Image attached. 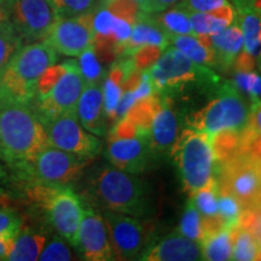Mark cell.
I'll return each instance as SVG.
<instances>
[{
	"label": "cell",
	"mask_w": 261,
	"mask_h": 261,
	"mask_svg": "<svg viewBox=\"0 0 261 261\" xmlns=\"http://www.w3.org/2000/svg\"><path fill=\"white\" fill-rule=\"evenodd\" d=\"M48 145L46 129L32 104L0 106V158L21 169Z\"/></svg>",
	"instance_id": "obj_1"
},
{
	"label": "cell",
	"mask_w": 261,
	"mask_h": 261,
	"mask_svg": "<svg viewBox=\"0 0 261 261\" xmlns=\"http://www.w3.org/2000/svg\"><path fill=\"white\" fill-rule=\"evenodd\" d=\"M85 201L104 211L119 212L136 218L145 217L150 210L148 188L132 173L102 166L90 175Z\"/></svg>",
	"instance_id": "obj_2"
},
{
	"label": "cell",
	"mask_w": 261,
	"mask_h": 261,
	"mask_svg": "<svg viewBox=\"0 0 261 261\" xmlns=\"http://www.w3.org/2000/svg\"><path fill=\"white\" fill-rule=\"evenodd\" d=\"M57 60L56 50L47 41L22 45L0 74V106L32 104L39 77Z\"/></svg>",
	"instance_id": "obj_3"
},
{
	"label": "cell",
	"mask_w": 261,
	"mask_h": 261,
	"mask_svg": "<svg viewBox=\"0 0 261 261\" xmlns=\"http://www.w3.org/2000/svg\"><path fill=\"white\" fill-rule=\"evenodd\" d=\"M27 197L34 207L44 212L58 236L76 247L85 207L80 196L68 185L33 181L27 188Z\"/></svg>",
	"instance_id": "obj_4"
},
{
	"label": "cell",
	"mask_w": 261,
	"mask_h": 261,
	"mask_svg": "<svg viewBox=\"0 0 261 261\" xmlns=\"http://www.w3.org/2000/svg\"><path fill=\"white\" fill-rule=\"evenodd\" d=\"M169 155L177 166L184 190L190 195L215 178L217 158L208 133L195 128L184 129Z\"/></svg>",
	"instance_id": "obj_5"
},
{
	"label": "cell",
	"mask_w": 261,
	"mask_h": 261,
	"mask_svg": "<svg viewBox=\"0 0 261 261\" xmlns=\"http://www.w3.org/2000/svg\"><path fill=\"white\" fill-rule=\"evenodd\" d=\"M191 128L214 136L220 132L242 133L250 125V108L234 85L226 84L219 94L188 119Z\"/></svg>",
	"instance_id": "obj_6"
},
{
	"label": "cell",
	"mask_w": 261,
	"mask_h": 261,
	"mask_svg": "<svg viewBox=\"0 0 261 261\" xmlns=\"http://www.w3.org/2000/svg\"><path fill=\"white\" fill-rule=\"evenodd\" d=\"M218 190L233 196L243 210H261V161L249 152L225 160L218 167Z\"/></svg>",
	"instance_id": "obj_7"
},
{
	"label": "cell",
	"mask_w": 261,
	"mask_h": 261,
	"mask_svg": "<svg viewBox=\"0 0 261 261\" xmlns=\"http://www.w3.org/2000/svg\"><path fill=\"white\" fill-rule=\"evenodd\" d=\"M90 161L91 159L48 145L19 172L32 181L69 185L80 178Z\"/></svg>",
	"instance_id": "obj_8"
},
{
	"label": "cell",
	"mask_w": 261,
	"mask_h": 261,
	"mask_svg": "<svg viewBox=\"0 0 261 261\" xmlns=\"http://www.w3.org/2000/svg\"><path fill=\"white\" fill-rule=\"evenodd\" d=\"M65 71L50 92L42 97H35L32 107L42 123L65 114H77V102L86 86L80 73L77 62L64 61Z\"/></svg>",
	"instance_id": "obj_9"
},
{
	"label": "cell",
	"mask_w": 261,
	"mask_h": 261,
	"mask_svg": "<svg viewBox=\"0 0 261 261\" xmlns=\"http://www.w3.org/2000/svg\"><path fill=\"white\" fill-rule=\"evenodd\" d=\"M148 74L155 93L179 90L211 75L201 64L195 63L175 47L163 50L161 56L149 68Z\"/></svg>",
	"instance_id": "obj_10"
},
{
	"label": "cell",
	"mask_w": 261,
	"mask_h": 261,
	"mask_svg": "<svg viewBox=\"0 0 261 261\" xmlns=\"http://www.w3.org/2000/svg\"><path fill=\"white\" fill-rule=\"evenodd\" d=\"M10 22L25 44L44 40L57 21L50 0H8Z\"/></svg>",
	"instance_id": "obj_11"
},
{
	"label": "cell",
	"mask_w": 261,
	"mask_h": 261,
	"mask_svg": "<svg viewBox=\"0 0 261 261\" xmlns=\"http://www.w3.org/2000/svg\"><path fill=\"white\" fill-rule=\"evenodd\" d=\"M50 145L92 160L99 154L102 143L87 132L79 121L77 114H65L44 122Z\"/></svg>",
	"instance_id": "obj_12"
},
{
	"label": "cell",
	"mask_w": 261,
	"mask_h": 261,
	"mask_svg": "<svg viewBox=\"0 0 261 261\" xmlns=\"http://www.w3.org/2000/svg\"><path fill=\"white\" fill-rule=\"evenodd\" d=\"M103 219L109 233L114 256L119 260L138 259L146 248L143 224L136 217L113 211H104Z\"/></svg>",
	"instance_id": "obj_13"
},
{
	"label": "cell",
	"mask_w": 261,
	"mask_h": 261,
	"mask_svg": "<svg viewBox=\"0 0 261 261\" xmlns=\"http://www.w3.org/2000/svg\"><path fill=\"white\" fill-rule=\"evenodd\" d=\"M57 54L77 57L93 44V12L74 17L57 18L44 39Z\"/></svg>",
	"instance_id": "obj_14"
},
{
	"label": "cell",
	"mask_w": 261,
	"mask_h": 261,
	"mask_svg": "<svg viewBox=\"0 0 261 261\" xmlns=\"http://www.w3.org/2000/svg\"><path fill=\"white\" fill-rule=\"evenodd\" d=\"M106 156L114 167L132 174L146 171L156 160L148 132L126 138H109Z\"/></svg>",
	"instance_id": "obj_15"
},
{
	"label": "cell",
	"mask_w": 261,
	"mask_h": 261,
	"mask_svg": "<svg viewBox=\"0 0 261 261\" xmlns=\"http://www.w3.org/2000/svg\"><path fill=\"white\" fill-rule=\"evenodd\" d=\"M76 248L84 260H114V252L103 215L85 204L84 215L77 232Z\"/></svg>",
	"instance_id": "obj_16"
},
{
	"label": "cell",
	"mask_w": 261,
	"mask_h": 261,
	"mask_svg": "<svg viewBox=\"0 0 261 261\" xmlns=\"http://www.w3.org/2000/svg\"><path fill=\"white\" fill-rule=\"evenodd\" d=\"M139 260L144 261H195L202 260L201 244L179 232L168 234L161 241L146 247Z\"/></svg>",
	"instance_id": "obj_17"
},
{
	"label": "cell",
	"mask_w": 261,
	"mask_h": 261,
	"mask_svg": "<svg viewBox=\"0 0 261 261\" xmlns=\"http://www.w3.org/2000/svg\"><path fill=\"white\" fill-rule=\"evenodd\" d=\"M178 116L167 99L160 100L150 122L148 135L150 145L158 155H167L178 138Z\"/></svg>",
	"instance_id": "obj_18"
},
{
	"label": "cell",
	"mask_w": 261,
	"mask_h": 261,
	"mask_svg": "<svg viewBox=\"0 0 261 261\" xmlns=\"http://www.w3.org/2000/svg\"><path fill=\"white\" fill-rule=\"evenodd\" d=\"M77 117L89 132L103 136L107 129V115L104 110L102 85H86L77 102Z\"/></svg>",
	"instance_id": "obj_19"
},
{
	"label": "cell",
	"mask_w": 261,
	"mask_h": 261,
	"mask_svg": "<svg viewBox=\"0 0 261 261\" xmlns=\"http://www.w3.org/2000/svg\"><path fill=\"white\" fill-rule=\"evenodd\" d=\"M211 45L213 48L217 65L228 69L243 48V33L238 21L233 22L224 31L211 35Z\"/></svg>",
	"instance_id": "obj_20"
},
{
	"label": "cell",
	"mask_w": 261,
	"mask_h": 261,
	"mask_svg": "<svg viewBox=\"0 0 261 261\" xmlns=\"http://www.w3.org/2000/svg\"><path fill=\"white\" fill-rule=\"evenodd\" d=\"M145 45H155L166 50L169 46V38L159 25L150 19L144 11L138 21L133 25L130 37L127 40L125 47H123L121 56L129 57L137 48L145 46Z\"/></svg>",
	"instance_id": "obj_21"
},
{
	"label": "cell",
	"mask_w": 261,
	"mask_h": 261,
	"mask_svg": "<svg viewBox=\"0 0 261 261\" xmlns=\"http://www.w3.org/2000/svg\"><path fill=\"white\" fill-rule=\"evenodd\" d=\"M237 19V9L227 3L210 12H191L190 24L196 35H214Z\"/></svg>",
	"instance_id": "obj_22"
},
{
	"label": "cell",
	"mask_w": 261,
	"mask_h": 261,
	"mask_svg": "<svg viewBox=\"0 0 261 261\" xmlns=\"http://www.w3.org/2000/svg\"><path fill=\"white\" fill-rule=\"evenodd\" d=\"M169 45L175 47L195 63L201 65H217L213 48L211 45V35H172Z\"/></svg>",
	"instance_id": "obj_23"
},
{
	"label": "cell",
	"mask_w": 261,
	"mask_h": 261,
	"mask_svg": "<svg viewBox=\"0 0 261 261\" xmlns=\"http://www.w3.org/2000/svg\"><path fill=\"white\" fill-rule=\"evenodd\" d=\"M46 233L40 228L22 226L15 241V246L8 260L10 261H34L39 256L46 244Z\"/></svg>",
	"instance_id": "obj_24"
},
{
	"label": "cell",
	"mask_w": 261,
	"mask_h": 261,
	"mask_svg": "<svg viewBox=\"0 0 261 261\" xmlns=\"http://www.w3.org/2000/svg\"><path fill=\"white\" fill-rule=\"evenodd\" d=\"M237 21L243 33V51L257 61L261 52V12L254 8L237 10Z\"/></svg>",
	"instance_id": "obj_25"
},
{
	"label": "cell",
	"mask_w": 261,
	"mask_h": 261,
	"mask_svg": "<svg viewBox=\"0 0 261 261\" xmlns=\"http://www.w3.org/2000/svg\"><path fill=\"white\" fill-rule=\"evenodd\" d=\"M145 14L168 37L194 34L190 24V12H188L180 6L174 5L172 8L163 10V11L145 12Z\"/></svg>",
	"instance_id": "obj_26"
},
{
	"label": "cell",
	"mask_w": 261,
	"mask_h": 261,
	"mask_svg": "<svg viewBox=\"0 0 261 261\" xmlns=\"http://www.w3.org/2000/svg\"><path fill=\"white\" fill-rule=\"evenodd\" d=\"M200 244L202 260H231V231L228 228L221 227L205 232Z\"/></svg>",
	"instance_id": "obj_27"
},
{
	"label": "cell",
	"mask_w": 261,
	"mask_h": 261,
	"mask_svg": "<svg viewBox=\"0 0 261 261\" xmlns=\"http://www.w3.org/2000/svg\"><path fill=\"white\" fill-rule=\"evenodd\" d=\"M231 231V260H257L261 248L254 234L242 225H237Z\"/></svg>",
	"instance_id": "obj_28"
},
{
	"label": "cell",
	"mask_w": 261,
	"mask_h": 261,
	"mask_svg": "<svg viewBox=\"0 0 261 261\" xmlns=\"http://www.w3.org/2000/svg\"><path fill=\"white\" fill-rule=\"evenodd\" d=\"M77 57H79V61L76 62L85 84L103 85V81L106 79V70H104L102 62L98 58L93 47L91 46L87 50H85Z\"/></svg>",
	"instance_id": "obj_29"
},
{
	"label": "cell",
	"mask_w": 261,
	"mask_h": 261,
	"mask_svg": "<svg viewBox=\"0 0 261 261\" xmlns=\"http://www.w3.org/2000/svg\"><path fill=\"white\" fill-rule=\"evenodd\" d=\"M57 18L74 17L94 12L102 5L100 0H50Z\"/></svg>",
	"instance_id": "obj_30"
},
{
	"label": "cell",
	"mask_w": 261,
	"mask_h": 261,
	"mask_svg": "<svg viewBox=\"0 0 261 261\" xmlns=\"http://www.w3.org/2000/svg\"><path fill=\"white\" fill-rule=\"evenodd\" d=\"M177 232L198 243H201L202 238H203L202 218L191 201H189L187 207H185Z\"/></svg>",
	"instance_id": "obj_31"
},
{
	"label": "cell",
	"mask_w": 261,
	"mask_h": 261,
	"mask_svg": "<svg viewBox=\"0 0 261 261\" xmlns=\"http://www.w3.org/2000/svg\"><path fill=\"white\" fill-rule=\"evenodd\" d=\"M218 211H219V217L224 227L232 230L240 224L243 208L233 196L225 194V192H218Z\"/></svg>",
	"instance_id": "obj_32"
},
{
	"label": "cell",
	"mask_w": 261,
	"mask_h": 261,
	"mask_svg": "<svg viewBox=\"0 0 261 261\" xmlns=\"http://www.w3.org/2000/svg\"><path fill=\"white\" fill-rule=\"evenodd\" d=\"M23 44L24 41L11 23L0 31V74Z\"/></svg>",
	"instance_id": "obj_33"
},
{
	"label": "cell",
	"mask_w": 261,
	"mask_h": 261,
	"mask_svg": "<svg viewBox=\"0 0 261 261\" xmlns=\"http://www.w3.org/2000/svg\"><path fill=\"white\" fill-rule=\"evenodd\" d=\"M233 85L252 98L253 103L261 102V75L255 71H236Z\"/></svg>",
	"instance_id": "obj_34"
},
{
	"label": "cell",
	"mask_w": 261,
	"mask_h": 261,
	"mask_svg": "<svg viewBox=\"0 0 261 261\" xmlns=\"http://www.w3.org/2000/svg\"><path fill=\"white\" fill-rule=\"evenodd\" d=\"M67 241L61 236L54 237L48 242L45 244L44 249L39 256V260L41 261H68L73 260V253H71L70 248L65 243Z\"/></svg>",
	"instance_id": "obj_35"
},
{
	"label": "cell",
	"mask_w": 261,
	"mask_h": 261,
	"mask_svg": "<svg viewBox=\"0 0 261 261\" xmlns=\"http://www.w3.org/2000/svg\"><path fill=\"white\" fill-rule=\"evenodd\" d=\"M65 71V62L61 64L55 63L51 67H48L46 70L44 71L39 77L37 83V94L35 97H42L47 94L50 91L54 89L55 85L58 83L61 79L62 75Z\"/></svg>",
	"instance_id": "obj_36"
},
{
	"label": "cell",
	"mask_w": 261,
	"mask_h": 261,
	"mask_svg": "<svg viewBox=\"0 0 261 261\" xmlns=\"http://www.w3.org/2000/svg\"><path fill=\"white\" fill-rule=\"evenodd\" d=\"M162 52L163 50L161 47L155 46V45H145V46L137 48L129 57L132 58L137 69L145 70L146 68H150L159 60Z\"/></svg>",
	"instance_id": "obj_37"
},
{
	"label": "cell",
	"mask_w": 261,
	"mask_h": 261,
	"mask_svg": "<svg viewBox=\"0 0 261 261\" xmlns=\"http://www.w3.org/2000/svg\"><path fill=\"white\" fill-rule=\"evenodd\" d=\"M24 224V219L14 211H0V232H8L17 236Z\"/></svg>",
	"instance_id": "obj_38"
},
{
	"label": "cell",
	"mask_w": 261,
	"mask_h": 261,
	"mask_svg": "<svg viewBox=\"0 0 261 261\" xmlns=\"http://www.w3.org/2000/svg\"><path fill=\"white\" fill-rule=\"evenodd\" d=\"M230 3L228 0H180L178 6H180L188 12H210Z\"/></svg>",
	"instance_id": "obj_39"
},
{
	"label": "cell",
	"mask_w": 261,
	"mask_h": 261,
	"mask_svg": "<svg viewBox=\"0 0 261 261\" xmlns=\"http://www.w3.org/2000/svg\"><path fill=\"white\" fill-rule=\"evenodd\" d=\"M242 226L247 227L250 230V232L256 238L257 243L261 248V210L259 211H249L243 210L242 215H241L240 224ZM261 253V250H260Z\"/></svg>",
	"instance_id": "obj_40"
},
{
	"label": "cell",
	"mask_w": 261,
	"mask_h": 261,
	"mask_svg": "<svg viewBox=\"0 0 261 261\" xmlns=\"http://www.w3.org/2000/svg\"><path fill=\"white\" fill-rule=\"evenodd\" d=\"M15 234L8 232H0V260H8L12 252L16 241Z\"/></svg>",
	"instance_id": "obj_41"
},
{
	"label": "cell",
	"mask_w": 261,
	"mask_h": 261,
	"mask_svg": "<svg viewBox=\"0 0 261 261\" xmlns=\"http://www.w3.org/2000/svg\"><path fill=\"white\" fill-rule=\"evenodd\" d=\"M250 126L261 137V102H255L250 108Z\"/></svg>",
	"instance_id": "obj_42"
},
{
	"label": "cell",
	"mask_w": 261,
	"mask_h": 261,
	"mask_svg": "<svg viewBox=\"0 0 261 261\" xmlns=\"http://www.w3.org/2000/svg\"><path fill=\"white\" fill-rule=\"evenodd\" d=\"M179 2H180V0H151V5H150L149 12L163 11V10L177 5Z\"/></svg>",
	"instance_id": "obj_43"
},
{
	"label": "cell",
	"mask_w": 261,
	"mask_h": 261,
	"mask_svg": "<svg viewBox=\"0 0 261 261\" xmlns=\"http://www.w3.org/2000/svg\"><path fill=\"white\" fill-rule=\"evenodd\" d=\"M11 23L10 22L9 10H8V0H0V31Z\"/></svg>",
	"instance_id": "obj_44"
},
{
	"label": "cell",
	"mask_w": 261,
	"mask_h": 261,
	"mask_svg": "<svg viewBox=\"0 0 261 261\" xmlns=\"http://www.w3.org/2000/svg\"><path fill=\"white\" fill-rule=\"evenodd\" d=\"M230 2L237 10H243L248 8H253L254 0H230Z\"/></svg>",
	"instance_id": "obj_45"
},
{
	"label": "cell",
	"mask_w": 261,
	"mask_h": 261,
	"mask_svg": "<svg viewBox=\"0 0 261 261\" xmlns=\"http://www.w3.org/2000/svg\"><path fill=\"white\" fill-rule=\"evenodd\" d=\"M137 4L139 5V8L142 9V11L149 12L150 11V5H151V0H135Z\"/></svg>",
	"instance_id": "obj_46"
},
{
	"label": "cell",
	"mask_w": 261,
	"mask_h": 261,
	"mask_svg": "<svg viewBox=\"0 0 261 261\" xmlns=\"http://www.w3.org/2000/svg\"><path fill=\"white\" fill-rule=\"evenodd\" d=\"M257 65H259V67H260V69H261V52H260L259 60H257Z\"/></svg>",
	"instance_id": "obj_47"
},
{
	"label": "cell",
	"mask_w": 261,
	"mask_h": 261,
	"mask_svg": "<svg viewBox=\"0 0 261 261\" xmlns=\"http://www.w3.org/2000/svg\"><path fill=\"white\" fill-rule=\"evenodd\" d=\"M100 2H102V4H106V3L110 2V0H100Z\"/></svg>",
	"instance_id": "obj_48"
}]
</instances>
